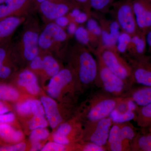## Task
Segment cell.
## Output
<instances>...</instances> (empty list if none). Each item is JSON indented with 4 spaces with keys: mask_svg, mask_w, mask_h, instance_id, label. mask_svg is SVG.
I'll return each mask as SVG.
<instances>
[{
    "mask_svg": "<svg viewBox=\"0 0 151 151\" xmlns=\"http://www.w3.org/2000/svg\"><path fill=\"white\" fill-rule=\"evenodd\" d=\"M65 56L74 73L79 93L95 84L98 74L97 58L86 47L78 43L66 50Z\"/></svg>",
    "mask_w": 151,
    "mask_h": 151,
    "instance_id": "obj_1",
    "label": "cell"
},
{
    "mask_svg": "<svg viewBox=\"0 0 151 151\" xmlns=\"http://www.w3.org/2000/svg\"><path fill=\"white\" fill-rule=\"evenodd\" d=\"M41 30L36 18L32 14L27 17L18 38L12 43V55L18 66L26 68L39 54V38Z\"/></svg>",
    "mask_w": 151,
    "mask_h": 151,
    "instance_id": "obj_2",
    "label": "cell"
},
{
    "mask_svg": "<svg viewBox=\"0 0 151 151\" xmlns=\"http://www.w3.org/2000/svg\"><path fill=\"white\" fill-rule=\"evenodd\" d=\"M125 97H116L103 91L94 92L77 108L76 113L84 124L109 117Z\"/></svg>",
    "mask_w": 151,
    "mask_h": 151,
    "instance_id": "obj_3",
    "label": "cell"
},
{
    "mask_svg": "<svg viewBox=\"0 0 151 151\" xmlns=\"http://www.w3.org/2000/svg\"><path fill=\"white\" fill-rule=\"evenodd\" d=\"M49 79L46 87L48 96L60 103L75 104L79 92L75 75L69 67L62 68Z\"/></svg>",
    "mask_w": 151,
    "mask_h": 151,
    "instance_id": "obj_4",
    "label": "cell"
},
{
    "mask_svg": "<svg viewBox=\"0 0 151 151\" xmlns=\"http://www.w3.org/2000/svg\"><path fill=\"white\" fill-rule=\"evenodd\" d=\"M68 35L64 28L54 22L45 24L39 38V46L41 51L47 52L53 55L65 56V45ZM55 56V55H54Z\"/></svg>",
    "mask_w": 151,
    "mask_h": 151,
    "instance_id": "obj_5",
    "label": "cell"
},
{
    "mask_svg": "<svg viewBox=\"0 0 151 151\" xmlns=\"http://www.w3.org/2000/svg\"><path fill=\"white\" fill-rule=\"evenodd\" d=\"M97 58L98 70L95 84L101 90L114 97H126L133 86L112 72L97 55Z\"/></svg>",
    "mask_w": 151,
    "mask_h": 151,
    "instance_id": "obj_6",
    "label": "cell"
},
{
    "mask_svg": "<svg viewBox=\"0 0 151 151\" xmlns=\"http://www.w3.org/2000/svg\"><path fill=\"white\" fill-rule=\"evenodd\" d=\"M49 125L52 130L75 115L77 107L74 104L60 103L48 95L40 97Z\"/></svg>",
    "mask_w": 151,
    "mask_h": 151,
    "instance_id": "obj_7",
    "label": "cell"
},
{
    "mask_svg": "<svg viewBox=\"0 0 151 151\" xmlns=\"http://www.w3.org/2000/svg\"><path fill=\"white\" fill-rule=\"evenodd\" d=\"M84 131V123L76 113L57 128L52 141L63 145L75 144L81 141Z\"/></svg>",
    "mask_w": 151,
    "mask_h": 151,
    "instance_id": "obj_8",
    "label": "cell"
},
{
    "mask_svg": "<svg viewBox=\"0 0 151 151\" xmlns=\"http://www.w3.org/2000/svg\"><path fill=\"white\" fill-rule=\"evenodd\" d=\"M120 54L116 48L103 47L97 54L112 72L133 86L132 66Z\"/></svg>",
    "mask_w": 151,
    "mask_h": 151,
    "instance_id": "obj_9",
    "label": "cell"
},
{
    "mask_svg": "<svg viewBox=\"0 0 151 151\" xmlns=\"http://www.w3.org/2000/svg\"><path fill=\"white\" fill-rule=\"evenodd\" d=\"M113 124V120L110 116L94 122L85 123L84 134L81 141L91 142L105 147Z\"/></svg>",
    "mask_w": 151,
    "mask_h": 151,
    "instance_id": "obj_10",
    "label": "cell"
},
{
    "mask_svg": "<svg viewBox=\"0 0 151 151\" xmlns=\"http://www.w3.org/2000/svg\"><path fill=\"white\" fill-rule=\"evenodd\" d=\"M75 8L79 7L69 0H47L40 4L37 11L46 24L66 15Z\"/></svg>",
    "mask_w": 151,
    "mask_h": 151,
    "instance_id": "obj_11",
    "label": "cell"
},
{
    "mask_svg": "<svg viewBox=\"0 0 151 151\" xmlns=\"http://www.w3.org/2000/svg\"><path fill=\"white\" fill-rule=\"evenodd\" d=\"M134 84L151 86V54L129 58Z\"/></svg>",
    "mask_w": 151,
    "mask_h": 151,
    "instance_id": "obj_12",
    "label": "cell"
},
{
    "mask_svg": "<svg viewBox=\"0 0 151 151\" xmlns=\"http://www.w3.org/2000/svg\"><path fill=\"white\" fill-rule=\"evenodd\" d=\"M11 80V84L16 85V88L23 90L30 95L37 96L40 94L41 89L37 76L27 68L17 70Z\"/></svg>",
    "mask_w": 151,
    "mask_h": 151,
    "instance_id": "obj_13",
    "label": "cell"
},
{
    "mask_svg": "<svg viewBox=\"0 0 151 151\" xmlns=\"http://www.w3.org/2000/svg\"><path fill=\"white\" fill-rule=\"evenodd\" d=\"M32 14L31 0H6L0 4V21L8 17H27Z\"/></svg>",
    "mask_w": 151,
    "mask_h": 151,
    "instance_id": "obj_14",
    "label": "cell"
},
{
    "mask_svg": "<svg viewBox=\"0 0 151 151\" xmlns=\"http://www.w3.org/2000/svg\"><path fill=\"white\" fill-rule=\"evenodd\" d=\"M132 4L138 32L146 35L151 30V2L133 0Z\"/></svg>",
    "mask_w": 151,
    "mask_h": 151,
    "instance_id": "obj_15",
    "label": "cell"
},
{
    "mask_svg": "<svg viewBox=\"0 0 151 151\" xmlns=\"http://www.w3.org/2000/svg\"><path fill=\"white\" fill-rule=\"evenodd\" d=\"M132 3V0L120 3L116 12V21L121 29L132 36L138 32Z\"/></svg>",
    "mask_w": 151,
    "mask_h": 151,
    "instance_id": "obj_16",
    "label": "cell"
},
{
    "mask_svg": "<svg viewBox=\"0 0 151 151\" xmlns=\"http://www.w3.org/2000/svg\"><path fill=\"white\" fill-rule=\"evenodd\" d=\"M138 106L129 97H125L110 115L113 123L130 122L136 119Z\"/></svg>",
    "mask_w": 151,
    "mask_h": 151,
    "instance_id": "obj_17",
    "label": "cell"
},
{
    "mask_svg": "<svg viewBox=\"0 0 151 151\" xmlns=\"http://www.w3.org/2000/svg\"><path fill=\"white\" fill-rule=\"evenodd\" d=\"M27 18L11 17L0 21V47L12 41V38L16 31L23 24Z\"/></svg>",
    "mask_w": 151,
    "mask_h": 151,
    "instance_id": "obj_18",
    "label": "cell"
},
{
    "mask_svg": "<svg viewBox=\"0 0 151 151\" xmlns=\"http://www.w3.org/2000/svg\"><path fill=\"white\" fill-rule=\"evenodd\" d=\"M105 147L108 151H131V143L124 139L119 123L112 125Z\"/></svg>",
    "mask_w": 151,
    "mask_h": 151,
    "instance_id": "obj_19",
    "label": "cell"
},
{
    "mask_svg": "<svg viewBox=\"0 0 151 151\" xmlns=\"http://www.w3.org/2000/svg\"><path fill=\"white\" fill-rule=\"evenodd\" d=\"M42 57V69L40 76L42 79H50L62 69L56 58L52 53L41 51Z\"/></svg>",
    "mask_w": 151,
    "mask_h": 151,
    "instance_id": "obj_20",
    "label": "cell"
},
{
    "mask_svg": "<svg viewBox=\"0 0 151 151\" xmlns=\"http://www.w3.org/2000/svg\"><path fill=\"white\" fill-rule=\"evenodd\" d=\"M24 139L23 132L16 129L11 124H0V142L3 143L2 146L20 142Z\"/></svg>",
    "mask_w": 151,
    "mask_h": 151,
    "instance_id": "obj_21",
    "label": "cell"
},
{
    "mask_svg": "<svg viewBox=\"0 0 151 151\" xmlns=\"http://www.w3.org/2000/svg\"><path fill=\"white\" fill-rule=\"evenodd\" d=\"M140 86L132 87L126 96L139 107L151 104V86Z\"/></svg>",
    "mask_w": 151,
    "mask_h": 151,
    "instance_id": "obj_22",
    "label": "cell"
},
{
    "mask_svg": "<svg viewBox=\"0 0 151 151\" xmlns=\"http://www.w3.org/2000/svg\"><path fill=\"white\" fill-rule=\"evenodd\" d=\"M147 47L145 35L138 32L132 36L128 51L129 52L131 58L138 57L145 54Z\"/></svg>",
    "mask_w": 151,
    "mask_h": 151,
    "instance_id": "obj_23",
    "label": "cell"
},
{
    "mask_svg": "<svg viewBox=\"0 0 151 151\" xmlns=\"http://www.w3.org/2000/svg\"><path fill=\"white\" fill-rule=\"evenodd\" d=\"M131 151H151V132H138L131 143Z\"/></svg>",
    "mask_w": 151,
    "mask_h": 151,
    "instance_id": "obj_24",
    "label": "cell"
},
{
    "mask_svg": "<svg viewBox=\"0 0 151 151\" xmlns=\"http://www.w3.org/2000/svg\"><path fill=\"white\" fill-rule=\"evenodd\" d=\"M22 99L21 93L15 86L11 84L0 83V100L17 103Z\"/></svg>",
    "mask_w": 151,
    "mask_h": 151,
    "instance_id": "obj_25",
    "label": "cell"
},
{
    "mask_svg": "<svg viewBox=\"0 0 151 151\" xmlns=\"http://www.w3.org/2000/svg\"><path fill=\"white\" fill-rule=\"evenodd\" d=\"M135 122L142 129L148 128L151 125V104L139 107Z\"/></svg>",
    "mask_w": 151,
    "mask_h": 151,
    "instance_id": "obj_26",
    "label": "cell"
},
{
    "mask_svg": "<svg viewBox=\"0 0 151 151\" xmlns=\"http://www.w3.org/2000/svg\"><path fill=\"white\" fill-rule=\"evenodd\" d=\"M32 98L22 99L16 103L14 109L19 116L23 118H30L33 116L31 102Z\"/></svg>",
    "mask_w": 151,
    "mask_h": 151,
    "instance_id": "obj_27",
    "label": "cell"
},
{
    "mask_svg": "<svg viewBox=\"0 0 151 151\" xmlns=\"http://www.w3.org/2000/svg\"><path fill=\"white\" fill-rule=\"evenodd\" d=\"M119 124L120 132L124 139L131 143L137 134V128L130 122Z\"/></svg>",
    "mask_w": 151,
    "mask_h": 151,
    "instance_id": "obj_28",
    "label": "cell"
},
{
    "mask_svg": "<svg viewBox=\"0 0 151 151\" xmlns=\"http://www.w3.org/2000/svg\"><path fill=\"white\" fill-rule=\"evenodd\" d=\"M50 136V133L46 128H38L32 130L29 135L30 144L34 143H43Z\"/></svg>",
    "mask_w": 151,
    "mask_h": 151,
    "instance_id": "obj_29",
    "label": "cell"
},
{
    "mask_svg": "<svg viewBox=\"0 0 151 151\" xmlns=\"http://www.w3.org/2000/svg\"><path fill=\"white\" fill-rule=\"evenodd\" d=\"M132 35L128 33L122 32L120 33L117 39L116 50L120 54L124 53L128 51L131 43Z\"/></svg>",
    "mask_w": 151,
    "mask_h": 151,
    "instance_id": "obj_30",
    "label": "cell"
},
{
    "mask_svg": "<svg viewBox=\"0 0 151 151\" xmlns=\"http://www.w3.org/2000/svg\"><path fill=\"white\" fill-rule=\"evenodd\" d=\"M74 35L78 43L86 47L93 40L87 29L83 26L78 27Z\"/></svg>",
    "mask_w": 151,
    "mask_h": 151,
    "instance_id": "obj_31",
    "label": "cell"
},
{
    "mask_svg": "<svg viewBox=\"0 0 151 151\" xmlns=\"http://www.w3.org/2000/svg\"><path fill=\"white\" fill-rule=\"evenodd\" d=\"M40 151H75V144L69 145H63L51 141L44 145Z\"/></svg>",
    "mask_w": 151,
    "mask_h": 151,
    "instance_id": "obj_32",
    "label": "cell"
},
{
    "mask_svg": "<svg viewBox=\"0 0 151 151\" xmlns=\"http://www.w3.org/2000/svg\"><path fill=\"white\" fill-rule=\"evenodd\" d=\"M29 130H32L38 128H46L49 123L46 116H33L27 122Z\"/></svg>",
    "mask_w": 151,
    "mask_h": 151,
    "instance_id": "obj_33",
    "label": "cell"
},
{
    "mask_svg": "<svg viewBox=\"0 0 151 151\" xmlns=\"http://www.w3.org/2000/svg\"><path fill=\"white\" fill-rule=\"evenodd\" d=\"M75 151H107L105 147L85 141H80L75 143Z\"/></svg>",
    "mask_w": 151,
    "mask_h": 151,
    "instance_id": "obj_34",
    "label": "cell"
},
{
    "mask_svg": "<svg viewBox=\"0 0 151 151\" xmlns=\"http://www.w3.org/2000/svg\"><path fill=\"white\" fill-rule=\"evenodd\" d=\"M86 29L89 32L92 39L94 37H100L102 33V28L96 20L89 18L86 21Z\"/></svg>",
    "mask_w": 151,
    "mask_h": 151,
    "instance_id": "obj_35",
    "label": "cell"
},
{
    "mask_svg": "<svg viewBox=\"0 0 151 151\" xmlns=\"http://www.w3.org/2000/svg\"><path fill=\"white\" fill-rule=\"evenodd\" d=\"M26 68L40 76L42 69V57L40 51L39 54L30 62Z\"/></svg>",
    "mask_w": 151,
    "mask_h": 151,
    "instance_id": "obj_36",
    "label": "cell"
},
{
    "mask_svg": "<svg viewBox=\"0 0 151 151\" xmlns=\"http://www.w3.org/2000/svg\"><path fill=\"white\" fill-rule=\"evenodd\" d=\"M13 42L0 47V69L12 55Z\"/></svg>",
    "mask_w": 151,
    "mask_h": 151,
    "instance_id": "obj_37",
    "label": "cell"
},
{
    "mask_svg": "<svg viewBox=\"0 0 151 151\" xmlns=\"http://www.w3.org/2000/svg\"><path fill=\"white\" fill-rule=\"evenodd\" d=\"M113 1V0H90L89 5L90 9L101 12L108 9Z\"/></svg>",
    "mask_w": 151,
    "mask_h": 151,
    "instance_id": "obj_38",
    "label": "cell"
},
{
    "mask_svg": "<svg viewBox=\"0 0 151 151\" xmlns=\"http://www.w3.org/2000/svg\"><path fill=\"white\" fill-rule=\"evenodd\" d=\"M29 147L27 142L22 141L12 145L0 146V151H23L27 150Z\"/></svg>",
    "mask_w": 151,
    "mask_h": 151,
    "instance_id": "obj_39",
    "label": "cell"
},
{
    "mask_svg": "<svg viewBox=\"0 0 151 151\" xmlns=\"http://www.w3.org/2000/svg\"><path fill=\"white\" fill-rule=\"evenodd\" d=\"M31 105L33 116H46L43 105L40 100L32 98Z\"/></svg>",
    "mask_w": 151,
    "mask_h": 151,
    "instance_id": "obj_40",
    "label": "cell"
},
{
    "mask_svg": "<svg viewBox=\"0 0 151 151\" xmlns=\"http://www.w3.org/2000/svg\"><path fill=\"white\" fill-rule=\"evenodd\" d=\"M16 119L15 114L11 111L0 116V124H8L12 125L15 122Z\"/></svg>",
    "mask_w": 151,
    "mask_h": 151,
    "instance_id": "obj_41",
    "label": "cell"
},
{
    "mask_svg": "<svg viewBox=\"0 0 151 151\" xmlns=\"http://www.w3.org/2000/svg\"><path fill=\"white\" fill-rule=\"evenodd\" d=\"M71 2L78 6L80 9H83L84 12L88 13L90 9V0H69Z\"/></svg>",
    "mask_w": 151,
    "mask_h": 151,
    "instance_id": "obj_42",
    "label": "cell"
},
{
    "mask_svg": "<svg viewBox=\"0 0 151 151\" xmlns=\"http://www.w3.org/2000/svg\"><path fill=\"white\" fill-rule=\"evenodd\" d=\"M54 22L60 27L64 28L67 27L69 23L70 22V21L67 15H66L60 17L56 19Z\"/></svg>",
    "mask_w": 151,
    "mask_h": 151,
    "instance_id": "obj_43",
    "label": "cell"
},
{
    "mask_svg": "<svg viewBox=\"0 0 151 151\" xmlns=\"http://www.w3.org/2000/svg\"><path fill=\"white\" fill-rule=\"evenodd\" d=\"M88 19H89V16H88V13L85 12H81L74 19L73 22H74L77 24H80L86 22Z\"/></svg>",
    "mask_w": 151,
    "mask_h": 151,
    "instance_id": "obj_44",
    "label": "cell"
},
{
    "mask_svg": "<svg viewBox=\"0 0 151 151\" xmlns=\"http://www.w3.org/2000/svg\"><path fill=\"white\" fill-rule=\"evenodd\" d=\"M6 102L0 100V116L12 111V109Z\"/></svg>",
    "mask_w": 151,
    "mask_h": 151,
    "instance_id": "obj_45",
    "label": "cell"
},
{
    "mask_svg": "<svg viewBox=\"0 0 151 151\" xmlns=\"http://www.w3.org/2000/svg\"><path fill=\"white\" fill-rule=\"evenodd\" d=\"M77 24L74 22H70L69 23L67 27V32L69 36L74 35L78 27Z\"/></svg>",
    "mask_w": 151,
    "mask_h": 151,
    "instance_id": "obj_46",
    "label": "cell"
},
{
    "mask_svg": "<svg viewBox=\"0 0 151 151\" xmlns=\"http://www.w3.org/2000/svg\"><path fill=\"white\" fill-rule=\"evenodd\" d=\"M47 0H31L33 13L37 11L38 8L40 4Z\"/></svg>",
    "mask_w": 151,
    "mask_h": 151,
    "instance_id": "obj_47",
    "label": "cell"
},
{
    "mask_svg": "<svg viewBox=\"0 0 151 151\" xmlns=\"http://www.w3.org/2000/svg\"><path fill=\"white\" fill-rule=\"evenodd\" d=\"M146 40L149 52L151 54V30L146 34Z\"/></svg>",
    "mask_w": 151,
    "mask_h": 151,
    "instance_id": "obj_48",
    "label": "cell"
},
{
    "mask_svg": "<svg viewBox=\"0 0 151 151\" xmlns=\"http://www.w3.org/2000/svg\"><path fill=\"white\" fill-rule=\"evenodd\" d=\"M145 129L146 130H147V131L151 132V125L148 128H147V129Z\"/></svg>",
    "mask_w": 151,
    "mask_h": 151,
    "instance_id": "obj_49",
    "label": "cell"
},
{
    "mask_svg": "<svg viewBox=\"0 0 151 151\" xmlns=\"http://www.w3.org/2000/svg\"><path fill=\"white\" fill-rule=\"evenodd\" d=\"M5 1L6 0H0V4H2V3H4Z\"/></svg>",
    "mask_w": 151,
    "mask_h": 151,
    "instance_id": "obj_50",
    "label": "cell"
},
{
    "mask_svg": "<svg viewBox=\"0 0 151 151\" xmlns=\"http://www.w3.org/2000/svg\"><path fill=\"white\" fill-rule=\"evenodd\" d=\"M148 1H149L151 2V0H148Z\"/></svg>",
    "mask_w": 151,
    "mask_h": 151,
    "instance_id": "obj_51",
    "label": "cell"
}]
</instances>
